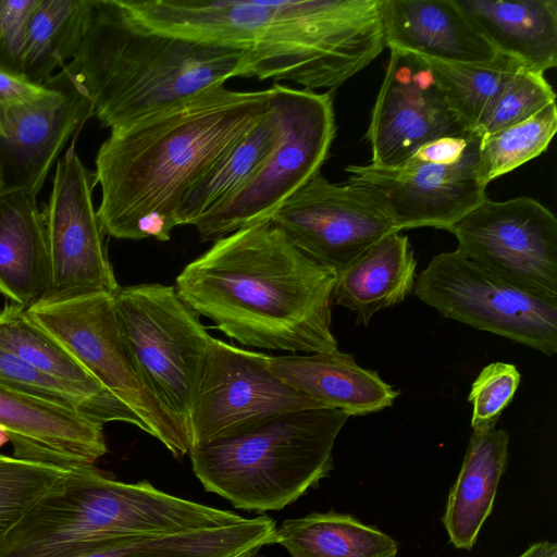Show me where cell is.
Listing matches in <instances>:
<instances>
[{"instance_id":"cell-1","label":"cell","mask_w":557,"mask_h":557,"mask_svg":"<svg viewBox=\"0 0 557 557\" xmlns=\"http://www.w3.org/2000/svg\"><path fill=\"white\" fill-rule=\"evenodd\" d=\"M156 32L243 54V77L335 89L385 47L382 0H119Z\"/></svg>"},{"instance_id":"cell-2","label":"cell","mask_w":557,"mask_h":557,"mask_svg":"<svg viewBox=\"0 0 557 557\" xmlns=\"http://www.w3.org/2000/svg\"><path fill=\"white\" fill-rule=\"evenodd\" d=\"M270 107V89L218 86L111 131L95 161L104 234L169 240L191 188Z\"/></svg>"},{"instance_id":"cell-3","label":"cell","mask_w":557,"mask_h":557,"mask_svg":"<svg viewBox=\"0 0 557 557\" xmlns=\"http://www.w3.org/2000/svg\"><path fill=\"white\" fill-rule=\"evenodd\" d=\"M336 274L272 220L213 242L175 280L181 299L242 345L292 354L338 349L332 324Z\"/></svg>"},{"instance_id":"cell-4","label":"cell","mask_w":557,"mask_h":557,"mask_svg":"<svg viewBox=\"0 0 557 557\" xmlns=\"http://www.w3.org/2000/svg\"><path fill=\"white\" fill-rule=\"evenodd\" d=\"M111 131L243 77L235 50L156 32L119 0H91L81 45L69 62Z\"/></svg>"},{"instance_id":"cell-5","label":"cell","mask_w":557,"mask_h":557,"mask_svg":"<svg viewBox=\"0 0 557 557\" xmlns=\"http://www.w3.org/2000/svg\"><path fill=\"white\" fill-rule=\"evenodd\" d=\"M227 510L164 493L148 481L125 483L95 466L69 470L0 542V557H76L134 537L215 529Z\"/></svg>"},{"instance_id":"cell-6","label":"cell","mask_w":557,"mask_h":557,"mask_svg":"<svg viewBox=\"0 0 557 557\" xmlns=\"http://www.w3.org/2000/svg\"><path fill=\"white\" fill-rule=\"evenodd\" d=\"M348 419L332 408L289 411L188 455L206 491L239 509L280 510L330 474L335 441Z\"/></svg>"},{"instance_id":"cell-7","label":"cell","mask_w":557,"mask_h":557,"mask_svg":"<svg viewBox=\"0 0 557 557\" xmlns=\"http://www.w3.org/2000/svg\"><path fill=\"white\" fill-rule=\"evenodd\" d=\"M269 89L278 116L276 143L235 195L193 224L202 242H215L270 220L287 198L321 172L327 158L336 132L331 92L278 83Z\"/></svg>"},{"instance_id":"cell-8","label":"cell","mask_w":557,"mask_h":557,"mask_svg":"<svg viewBox=\"0 0 557 557\" xmlns=\"http://www.w3.org/2000/svg\"><path fill=\"white\" fill-rule=\"evenodd\" d=\"M481 136L473 131L441 137L394 166L348 165L347 184L367 194L398 231L432 226L447 230L481 203Z\"/></svg>"},{"instance_id":"cell-9","label":"cell","mask_w":557,"mask_h":557,"mask_svg":"<svg viewBox=\"0 0 557 557\" xmlns=\"http://www.w3.org/2000/svg\"><path fill=\"white\" fill-rule=\"evenodd\" d=\"M113 301L124 344L139 375L187 432L188 411L214 337L175 286L120 287Z\"/></svg>"},{"instance_id":"cell-10","label":"cell","mask_w":557,"mask_h":557,"mask_svg":"<svg viewBox=\"0 0 557 557\" xmlns=\"http://www.w3.org/2000/svg\"><path fill=\"white\" fill-rule=\"evenodd\" d=\"M27 313L139 419L144 432L176 459L189 454L186 429L151 393L126 349L113 295L40 299Z\"/></svg>"},{"instance_id":"cell-11","label":"cell","mask_w":557,"mask_h":557,"mask_svg":"<svg viewBox=\"0 0 557 557\" xmlns=\"http://www.w3.org/2000/svg\"><path fill=\"white\" fill-rule=\"evenodd\" d=\"M412 292L446 318L548 357L557 352V302L500 280L458 250L434 256Z\"/></svg>"},{"instance_id":"cell-12","label":"cell","mask_w":557,"mask_h":557,"mask_svg":"<svg viewBox=\"0 0 557 557\" xmlns=\"http://www.w3.org/2000/svg\"><path fill=\"white\" fill-rule=\"evenodd\" d=\"M269 357L213 338L187 416L190 449L285 412L325 408L282 381Z\"/></svg>"},{"instance_id":"cell-13","label":"cell","mask_w":557,"mask_h":557,"mask_svg":"<svg viewBox=\"0 0 557 557\" xmlns=\"http://www.w3.org/2000/svg\"><path fill=\"white\" fill-rule=\"evenodd\" d=\"M446 231L457 250L500 280L557 302V219L531 197L485 198Z\"/></svg>"},{"instance_id":"cell-14","label":"cell","mask_w":557,"mask_h":557,"mask_svg":"<svg viewBox=\"0 0 557 557\" xmlns=\"http://www.w3.org/2000/svg\"><path fill=\"white\" fill-rule=\"evenodd\" d=\"M96 184L95 172L81 161L73 143L57 163L44 211L50 281L41 299L113 295L121 287L92 202Z\"/></svg>"},{"instance_id":"cell-15","label":"cell","mask_w":557,"mask_h":557,"mask_svg":"<svg viewBox=\"0 0 557 557\" xmlns=\"http://www.w3.org/2000/svg\"><path fill=\"white\" fill-rule=\"evenodd\" d=\"M270 220L335 274L384 236L400 232L367 194L347 183H331L321 172L287 198Z\"/></svg>"},{"instance_id":"cell-16","label":"cell","mask_w":557,"mask_h":557,"mask_svg":"<svg viewBox=\"0 0 557 557\" xmlns=\"http://www.w3.org/2000/svg\"><path fill=\"white\" fill-rule=\"evenodd\" d=\"M44 84V97L0 108L3 189L37 196L66 143L94 115L85 85L69 63Z\"/></svg>"},{"instance_id":"cell-17","label":"cell","mask_w":557,"mask_h":557,"mask_svg":"<svg viewBox=\"0 0 557 557\" xmlns=\"http://www.w3.org/2000/svg\"><path fill=\"white\" fill-rule=\"evenodd\" d=\"M389 52L366 134L370 163L384 168L401 163L429 141L470 131L421 57L394 49Z\"/></svg>"},{"instance_id":"cell-18","label":"cell","mask_w":557,"mask_h":557,"mask_svg":"<svg viewBox=\"0 0 557 557\" xmlns=\"http://www.w3.org/2000/svg\"><path fill=\"white\" fill-rule=\"evenodd\" d=\"M0 429L9 436L14 458L66 470L92 467L108 450L103 424L2 384Z\"/></svg>"},{"instance_id":"cell-19","label":"cell","mask_w":557,"mask_h":557,"mask_svg":"<svg viewBox=\"0 0 557 557\" xmlns=\"http://www.w3.org/2000/svg\"><path fill=\"white\" fill-rule=\"evenodd\" d=\"M382 22L389 50L458 63L499 55L456 0H382Z\"/></svg>"},{"instance_id":"cell-20","label":"cell","mask_w":557,"mask_h":557,"mask_svg":"<svg viewBox=\"0 0 557 557\" xmlns=\"http://www.w3.org/2000/svg\"><path fill=\"white\" fill-rule=\"evenodd\" d=\"M268 363L297 392L349 417L381 411L391 407L399 395L376 371L360 367L354 355L338 349L270 356Z\"/></svg>"},{"instance_id":"cell-21","label":"cell","mask_w":557,"mask_h":557,"mask_svg":"<svg viewBox=\"0 0 557 557\" xmlns=\"http://www.w3.org/2000/svg\"><path fill=\"white\" fill-rule=\"evenodd\" d=\"M0 347L69 387L90 407L101 424L121 421L141 430L139 419L33 321L27 308L10 301L4 305L0 311Z\"/></svg>"},{"instance_id":"cell-22","label":"cell","mask_w":557,"mask_h":557,"mask_svg":"<svg viewBox=\"0 0 557 557\" xmlns=\"http://www.w3.org/2000/svg\"><path fill=\"white\" fill-rule=\"evenodd\" d=\"M50 263L44 212L36 196L0 191V294L28 308L46 295Z\"/></svg>"},{"instance_id":"cell-23","label":"cell","mask_w":557,"mask_h":557,"mask_svg":"<svg viewBox=\"0 0 557 557\" xmlns=\"http://www.w3.org/2000/svg\"><path fill=\"white\" fill-rule=\"evenodd\" d=\"M490 422L472 428L463 462L442 518L449 542L471 550L492 512L508 458V433Z\"/></svg>"},{"instance_id":"cell-24","label":"cell","mask_w":557,"mask_h":557,"mask_svg":"<svg viewBox=\"0 0 557 557\" xmlns=\"http://www.w3.org/2000/svg\"><path fill=\"white\" fill-rule=\"evenodd\" d=\"M497 53L544 73L557 65L556 0H456Z\"/></svg>"},{"instance_id":"cell-25","label":"cell","mask_w":557,"mask_h":557,"mask_svg":"<svg viewBox=\"0 0 557 557\" xmlns=\"http://www.w3.org/2000/svg\"><path fill=\"white\" fill-rule=\"evenodd\" d=\"M417 260L408 237L393 232L336 274L333 301L368 325L380 310L401 302L416 283Z\"/></svg>"},{"instance_id":"cell-26","label":"cell","mask_w":557,"mask_h":557,"mask_svg":"<svg viewBox=\"0 0 557 557\" xmlns=\"http://www.w3.org/2000/svg\"><path fill=\"white\" fill-rule=\"evenodd\" d=\"M275 543L290 557H396L394 539L347 513L311 512L287 519Z\"/></svg>"},{"instance_id":"cell-27","label":"cell","mask_w":557,"mask_h":557,"mask_svg":"<svg viewBox=\"0 0 557 557\" xmlns=\"http://www.w3.org/2000/svg\"><path fill=\"white\" fill-rule=\"evenodd\" d=\"M278 129V116L271 104L265 115L191 188L178 209V226L193 225L235 195L270 153Z\"/></svg>"},{"instance_id":"cell-28","label":"cell","mask_w":557,"mask_h":557,"mask_svg":"<svg viewBox=\"0 0 557 557\" xmlns=\"http://www.w3.org/2000/svg\"><path fill=\"white\" fill-rule=\"evenodd\" d=\"M91 10V0H36L25 27L23 74L42 85L73 60Z\"/></svg>"},{"instance_id":"cell-29","label":"cell","mask_w":557,"mask_h":557,"mask_svg":"<svg viewBox=\"0 0 557 557\" xmlns=\"http://www.w3.org/2000/svg\"><path fill=\"white\" fill-rule=\"evenodd\" d=\"M421 58L435 74L453 110L470 131H474L508 77L522 65L500 53L485 63Z\"/></svg>"},{"instance_id":"cell-30","label":"cell","mask_w":557,"mask_h":557,"mask_svg":"<svg viewBox=\"0 0 557 557\" xmlns=\"http://www.w3.org/2000/svg\"><path fill=\"white\" fill-rule=\"evenodd\" d=\"M557 131V106L552 102L531 117L481 136L479 172L486 186L540 156Z\"/></svg>"},{"instance_id":"cell-31","label":"cell","mask_w":557,"mask_h":557,"mask_svg":"<svg viewBox=\"0 0 557 557\" xmlns=\"http://www.w3.org/2000/svg\"><path fill=\"white\" fill-rule=\"evenodd\" d=\"M552 102H556V95L544 73L520 65L504 83L473 132L480 136L494 133L531 117Z\"/></svg>"},{"instance_id":"cell-32","label":"cell","mask_w":557,"mask_h":557,"mask_svg":"<svg viewBox=\"0 0 557 557\" xmlns=\"http://www.w3.org/2000/svg\"><path fill=\"white\" fill-rule=\"evenodd\" d=\"M69 470L0 455V542Z\"/></svg>"},{"instance_id":"cell-33","label":"cell","mask_w":557,"mask_h":557,"mask_svg":"<svg viewBox=\"0 0 557 557\" xmlns=\"http://www.w3.org/2000/svg\"><path fill=\"white\" fill-rule=\"evenodd\" d=\"M0 384L15 392L77 410L98 422L90 407L69 387L2 347H0Z\"/></svg>"},{"instance_id":"cell-34","label":"cell","mask_w":557,"mask_h":557,"mask_svg":"<svg viewBox=\"0 0 557 557\" xmlns=\"http://www.w3.org/2000/svg\"><path fill=\"white\" fill-rule=\"evenodd\" d=\"M520 380L521 375L512 363L497 361L484 367L468 396L472 404L471 428L497 422L512 400Z\"/></svg>"},{"instance_id":"cell-35","label":"cell","mask_w":557,"mask_h":557,"mask_svg":"<svg viewBox=\"0 0 557 557\" xmlns=\"http://www.w3.org/2000/svg\"><path fill=\"white\" fill-rule=\"evenodd\" d=\"M36 0H0V70L23 76L26 22Z\"/></svg>"},{"instance_id":"cell-36","label":"cell","mask_w":557,"mask_h":557,"mask_svg":"<svg viewBox=\"0 0 557 557\" xmlns=\"http://www.w3.org/2000/svg\"><path fill=\"white\" fill-rule=\"evenodd\" d=\"M48 87L29 82L23 76L0 70V108L29 102L44 97Z\"/></svg>"},{"instance_id":"cell-37","label":"cell","mask_w":557,"mask_h":557,"mask_svg":"<svg viewBox=\"0 0 557 557\" xmlns=\"http://www.w3.org/2000/svg\"><path fill=\"white\" fill-rule=\"evenodd\" d=\"M518 557H557V544L549 541L536 542Z\"/></svg>"},{"instance_id":"cell-38","label":"cell","mask_w":557,"mask_h":557,"mask_svg":"<svg viewBox=\"0 0 557 557\" xmlns=\"http://www.w3.org/2000/svg\"><path fill=\"white\" fill-rule=\"evenodd\" d=\"M259 549H260V548H256V549L249 550V552H247V553H244V554H242V555H238V556H236V557H263V556H260V555L258 554Z\"/></svg>"},{"instance_id":"cell-39","label":"cell","mask_w":557,"mask_h":557,"mask_svg":"<svg viewBox=\"0 0 557 557\" xmlns=\"http://www.w3.org/2000/svg\"><path fill=\"white\" fill-rule=\"evenodd\" d=\"M10 442L8 434L0 429V447Z\"/></svg>"},{"instance_id":"cell-40","label":"cell","mask_w":557,"mask_h":557,"mask_svg":"<svg viewBox=\"0 0 557 557\" xmlns=\"http://www.w3.org/2000/svg\"><path fill=\"white\" fill-rule=\"evenodd\" d=\"M4 181H3V172H2V164L0 160V191L3 189Z\"/></svg>"}]
</instances>
